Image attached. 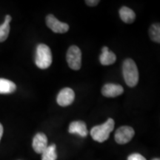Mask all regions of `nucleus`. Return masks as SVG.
Here are the masks:
<instances>
[{"instance_id":"1","label":"nucleus","mask_w":160,"mask_h":160,"mask_svg":"<svg viewBox=\"0 0 160 160\" xmlns=\"http://www.w3.org/2000/svg\"><path fill=\"white\" fill-rule=\"evenodd\" d=\"M122 73L124 79L128 86L133 88L137 85L139 81V71L133 60L127 59L124 61Z\"/></svg>"},{"instance_id":"2","label":"nucleus","mask_w":160,"mask_h":160,"mask_svg":"<svg viewBox=\"0 0 160 160\" xmlns=\"http://www.w3.org/2000/svg\"><path fill=\"white\" fill-rule=\"evenodd\" d=\"M114 128V120L109 118L105 123L94 126L91 131V136L98 142H104L109 138L110 133Z\"/></svg>"},{"instance_id":"3","label":"nucleus","mask_w":160,"mask_h":160,"mask_svg":"<svg viewBox=\"0 0 160 160\" xmlns=\"http://www.w3.org/2000/svg\"><path fill=\"white\" fill-rule=\"evenodd\" d=\"M35 63L40 69H47L52 64V53L50 48L45 44H39L37 47Z\"/></svg>"},{"instance_id":"4","label":"nucleus","mask_w":160,"mask_h":160,"mask_svg":"<svg viewBox=\"0 0 160 160\" xmlns=\"http://www.w3.org/2000/svg\"><path fill=\"white\" fill-rule=\"evenodd\" d=\"M68 65L71 69L78 71L82 66V52L77 46L72 45L68 50L66 54Z\"/></svg>"},{"instance_id":"5","label":"nucleus","mask_w":160,"mask_h":160,"mask_svg":"<svg viewBox=\"0 0 160 160\" xmlns=\"http://www.w3.org/2000/svg\"><path fill=\"white\" fill-rule=\"evenodd\" d=\"M135 135V131L133 128L130 126H122L117 130L115 133V140L118 144L124 145L129 142Z\"/></svg>"},{"instance_id":"6","label":"nucleus","mask_w":160,"mask_h":160,"mask_svg":"<svg viewBox=\"0 0 160 160\" xmlns=\"http://www.w3.org/2000/svg\"><path fill=\"white\" fill-rule=\"evenodd\" d=\"M46 25L52 31L57 33H65L69 30V25L58 20L53 14H49L46 17Z\"/></svg>"},{"instance_id":"7","label":"nucleus","mask_w":160,"mask_h":160,"mask_svg":"<svg viewBox=\"0 0 160 160\" xmlns=\"http://www.w3.org/2000/svg\"><path fill=\"white\" fill-rule=\"evenodd\" d=\"M75 99L74 91L70 88H65L59 91L57 101L60 106L66 107L71 105Z\"/></svg>"},{"instance_id":"8","label":"nucleus","mask_w":160,"mask_h":160,"mask_svg":"<svg viewBox=\"0 0 160 160\" xmlns=\"http://www.w3.org/2000/svg\"><path fill=\"white\" fill-rule=\"evenodd\" d=\"M124 88L120 85L113 83H108L102 88V93L105 97H116L122 94Z\"/></svg>"},{"instance_id":"9","label":"nucleus","mask_w":160,"mask_h":160,"mask_svg":"<svg viewBox=\"0 0 160 160\" xmlns=\"http://www.w3.org/2000/svg\"><path fill=\"white\" fill-rule=\"evenodd\" d=\"M33 148L36 153H42V152L48 147V138L45 134L42 133H38L33 137V143H32Z\"/></svg>"},{"instance_id":"10","label":"nucleus","mask_w":160,"mask_h":160,"mask_svg":"<svg viewBox=\"0 0 160 160\" xmlns=\"http://www.w3.org/2000/svg\"><path fill=\"white\" fill-rule=\"evenodd\" d=\"M68 131L70 133H77L80 137H87L88 131L86 124L82 121H74L70 124Z\"/></svg>"},{"instance_id":"11","label":"nucleus","mask_w":160,"mask_h":160,"mask_svg":"<svg viewBox=\"0 0 160 160\" xmlns=\"http://www.w3.org/2000/svg\"><path fill=\"white\" fill-rule=\"evenodd\" d=\"M99 60L102 65H111L116 62L117 56L114 53L109 51L108 47H103L102 49V54L99 57Z\"/></svg>"},{"instance_id":"12","label":"nucleus","mask_w":160,"mask_h":160,"mask_svg":"<svg viewBox=\"0 0 160 160\" xmlns=\"http://www.w3.org/2000/svg\"><path fill=\"white\" fill-rule=\"evenodd\" d=\"M119 17L125 23L131 24L134 22L136 14L133 10L128 7H122L119 10Z\"/></svg>"},{"instance_id":"13","label":"nucleus","mask_w":160,"mask_h":160,"mask_svg":"<svg viewBox=\"0 0 160 160\" xmlns=\"http://www.w3.org/2000/svg\"><path fill=\"white\" fill-rule=\"evenodd\" d=\"M17 89V85L11 80L0 78V93L8 94L13 93Z\"/></svg>"},{"instance_id":"14","label":"nucleus","mask_w":160,"mask_h":160,"mask_svg":"<svg viewBox=\"0 0 160 160\" xmlns=\"http://www.w3.org/2000/svg\"><path fill=\"white\" fill-rule=\"evenodd\" d=\"M12 18L10 15H6L5 22L0 25V42H5L7 39L10 32V22Z\"/></svg>"},{"instance_id":"15","label":"nucleus","mask_w":160,"mask_h":160,"mask_svg":"<svg viewBox=\"0 0 160 160\" xmlns=\"http://www.w3.org/2000/svg\"><path fill=\"white\" fill-rule=\"evenodd\" d=\"M57 147L54 144L48 145L42 153V160H57Z\"/></svg>"},{"instance_id":"16","label":"nucleus","mask_w":160,"mask_h":160,"mask_svg":"<svg viewBox=\"0 0 160 160\" xmlns=\"http://www.w3.org/2000/svg\"><path fill=\"white\" fill-rule=\"evenodd\" d=\"M149 35L152 41L155 42H160V25L159 23L153 24L149 30Z\"/></svg>"},{"instance_id":"17","label":"nucleus","mask_w":160,"mask_h":160,"mask_svg":"<svg viewBox=\"0 0 160 160\" xmlns=\"http://www.w3.org/2000/svg\"><path fill=\"white\" fill-rule=\"evenodd\" d=\"M128 160H147L142 155L139 153H133L128 157Z\"/></svg>"},{"instance_id":"18","label":"nucleus","mask_w":160,"mask_h":160,"mask_svg":"<svg viewBox=\"0 0 160 160\" xmlns=\"http://www.w3.org/2000/svg\"><path fill=\"white\" fill-rule=\"evenodd\" d=\"M99 0H87V1H85V3L87 4L88 5L91 6V7L97 5L98 4H99Z\"/></svg>"},{"instance_id":"19","label":"nucleus","mask_w":160,"mask_h":160,"mask_svg":"<svg viewBox=\"0 0 160 160\" xmlns=\"http://www.w3.org/2000/svg\"><path fill=\"white\" fill-rule=\"evenodd\" d=\"M2 135H3V127L2 125V124L0 123V140H1L2 137Z\"/></svg>"},{"instance_id":"20","label":"nucleus","mask_w":160,"mask_h":160,"mask_svg":"<svg viewBox=\"0 0 160 160\" xmlns=\"http://www.w3.org/2000/svg\"><path fill=\"white\" fill-rule=\"evenodd\" d=\"M152 160H160L159 159H157V158H156V159H152Z\"/></svg>"}]
</instances>
